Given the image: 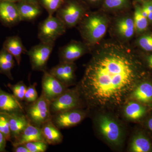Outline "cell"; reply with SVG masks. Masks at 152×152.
Masks as SVG:
<instances>
[{"label": "cell", "mask_w": 152, "mask_h": 152, "mask_svg": "<svg viewBox=\"0 0 152 152\" xmlns=\"http://www.w3.org/2000/svg\"><path fill=\"white\" fill-rule=\"evenodd\" d=\"M128 1V0H104V5L111 10L121 9L126 5Z\"/></svg>", "instance_id": "cell-31"}, {"label": "cell", "mask_w": 152, "mask_h": 152, "mask_svg": "<svg viewBox=\"0 0 152 152\" xmlns=\"http://www.w3.org/2000/svg\"><path fill=\"white\" fill-rule=\"evenodd\" d=\"M134 24L136 30L139 32H142L147 29L148 26V20L143 15L141 7H136L134 14Z\"/></svg>", "instance_id": "cell-24"}, {"label": "cell", "mask_w": 152, "mask_h": 152, "mask_svg": "<svg viewBox=\"0 0 152 152\" xmlns=\"http://www.w3.org/2000/svg\"><path fill=\"white\" fill-rule=\"evenodd\" d=\"M140 77L130 50L109 44L95 53L77 87L86 105L114 110L127 102Z\"/></svg>", "instance_id": "cell-1"}, {"label": "cell", "mask_w": 152, "mask_h": 152, "mask_svg": "<svg viewBox=\"0 0 152 152\" xmlns=\"http://www.w3.org/2000/svg\"><path fill=\"white\" fill-rule=\"evenodd\" d=\"M140 1H146V0H140Z\"/></svg>", "instance_id": "cell-41"}, {"label": "cell", "mask_w": 152, "mask_h": 152, "mask_svg": "<svg viewBox=\"0 0 152 152\" xmlns=\"http://www.w3.org/2000/svg\"><path fill=\"white\" fill-rule=\"evenodd\" d=\"M24 145L30 152H45L48 146L46 142L43 141L30 142Z\"/></svg>", "instance_id": "cell-28"}, {"label": "cell", "mask_w": 152, "mask_h": 152, "mask_svg": "<svg viewBox=\"0 0 152 152\" xmlns=\"http://www.w3.org/2000/svg\"><path fill=\"white\" fill-rule=\"evenodd\" d=\"M0 132L4 136L7 141L12 142L8 114L0 113Z\"/></svg>", "instance_id": "cell-27"}, {"label": "cell", "mask_w": 152, "mask_h": 152, "mask_svg": "<svg viewBox=\"0 0 152 152\" xmlns=\"http://www.w3.org/2000/svg\"><path fill=\"white\" fill-rule=\"evenodd\" d=\"M53 43L41 42L28 51L30 64L33 70L44 72L47 70V64L54 46Z\"/></svg>", "instance_id": "cell-7"}, {"label": "cell", "mask_w": 152, "mask_h": 152, "mask_svg": "<svg viewBox=\"0 0 152 152\" xmlns=\"http://www.w3.org/2000/svg\"><path fill=\"white\" fill-rule=\"evenodd\" d=\"M75 66L74 63L60 62L48 72L68 88L75 84Z\"/></svg>", "instance_id": "cell-11"}, {"label": "cell", "mask_w": 152, "mask_h": 152, "mask_svg": "<svg viewBox=\"0 0 152 152\" xmlns=\"http://www.w3.org/2000/svg\"><path fill=\"white\" fill-rule=\"evenodd\" d=\"M139 43L141 47L148 51H152V36H142L139 40Z\"/></svg>", "instance_id": "cell-32"}, {"label": "cell", "mask_w": 152, "mask_h": 152, "mask_svg": "<svg viewBox=\"0 0 152 152\" xmlns=\"http://www.w3.org/2000/svg\"><path fill=\"white\" fill-rule=\"evenodd\" d=\"M134 20L130 18L120 19L116 24L117 32L123 38H130L134 32Z\"/></svg>", "instance_id": "cell-22"}, {"label": "cell", "mask_w": 152, "mask_h": 152, "mask_svg": "<svg viewBox=\"0 0 152 152\" xmlns=\"http://www.w3.org/2000/svg\"><path fill=\"white\" fill-rule=\"evenodd\" d=\"M1 1H9L13 2H18V0H0Z\"/></svg>", "instance_id": "cell-38"}, {"label": "cell", "mask_w": 152, "mask_h": 152, "mask_svg": "<svg viewBox=\"0 0 152 152\" xmlns=\"http://www.w3.org/2000/svg\"><path fill=\"white\" fill-rule=\"evenodd\" d=\"M16 4L21 21H32L42 14L37 1H21Z\"/></svg>", "instance_id": "cell-13"}, {"label": "cell", "mask_w": 152, "mask_h": 152, "mask_svg": "<svg viewBox=\"0 0 152 152\" xmlns=\"http://www.w3.org/2000/svg\"><path fill=\"white\" fill-rule=\"evenodd\" d=\"M0 20L9 26L21 21L15 3L9 1H0Z\"/></svg>", "instance_id": "cell-15"}, {"label": "cell", "mask_w": 152, "mask_h": 152, "mask_svg": "<svg viewBox=\"0 0 152 152\" xmlns=\"http://www.w3.org/2000/svg\"><path fill=\"white\" fill-rule=\"evenodd\" d=\"M107 27V21L105 18L92 15L81 21L80 30L83 38L87 42L94 44L103 37Z\"/></svg>", "instance_id": "cell-3"}, {"label": "cell", "mask_w": 152, "mask_h": 152, "mask_svg": "<svg viewBox=\"0 0 152 152\" xmlns=\"http://www.w3.org/2000/svg\"></svg>", "instance_id": "cell-42"}, {"label": "cell", "mask_w": 152, "mask_h": 152, "mask_svg": "<svg viewBox=\"0 0 152 152\" xmlns=\"http://www.w3.org/2000/svg\"><path fill=\"white\" fill-rule=\"evenodd\" d=\"M41 129L45 140L48 145H55L62 142L64 138L62 134L51 120L45 123Z\"/></svg>", "instance_id": "cell-19"}, {"label": "cell", "mask_w": 152, "mask_h": 152, "mask_svg": "<svg viewBox=\"0 0 152 152\" xmlns=\"http://www.w3.org/2000/svg\"><path fill=\"white\" fill-rule=\"evenodd\" d=\"M7 86L12 92L13 95L18 100L21 102L24 101L27 87L23 81H20L14 85L8 84Z\"/></svg>", "instance_id": "cell-26"}, {"label": "cell", "mask_w": 152, "mask_h": 152, "mask_svg": "<svg viewBox=\"0 0 152 152\" xmlns=\"http://www.w3.org/2000/svg\"><path fill=\"white\" fill-rule=\"evenodd\" d=\"M130 97L144 104L152 102V84L148 82L138 84L133 90Z\"/></svg>", "instance_id": "cell-20"}, {"label": "cell", "mask_w": 152, "mask_h": 152, "mask_svg": "<svg viewBox=\"0 0 152 152\" xmlns=\"http://www.w3.org/2000/svg\"><path fill=\"white\" fill-rule=\"evenodd\" d=\"M0 113L8 115L25 113L24 105L13 95L6 92L0 88Z\"/></svg>", "instance_id": "cell-12"}, {"label": "cell", "mask_w": 152, "mask_h": 152, "mask_svg": "<svg viewBox=\"0 0 152 152\" xmlns=\"http://www.w3.org/2000/svg\"><path fill=\"white\" fill-rule=\"evenodd\" d=\"M36 141L46 142L40 128L29 124L26 129L12 142L13 146Z\"/></svg>", "instance_id": "cell-16"}, {"label": "cell", "mask_w": 152, "mask_h": 152, "mask_svg": "<svg viewBox=\"0 0 152 152\" xmlns=\"http://www.w3.org/2000/svg\"><path fill=\"white\" fill-rule=\"evenodd\" d=\"M8 115L12 142L20 134L30 123L25 113H15Z\"/></svg>", "instance_id": "cell-17"}, {"label": "cell", "mask_w": 152, "mask_h": 152, "mask_svg": "<svg viewBox=\"0 0 152 152\" xmlns=\"http://www.w3.org/2000/svg\"><path fill=\"white\" fill-rule=\"evenodd\" d=\"M3 48L13 56L17 64L20 65L22 54L27 52L21 38L18 36L9 37L4 42Z\"/></svg>", "instance_id": "cell-18"}, {"label": "cell", "mask_w": 152, "mask_h": 152, "mask_svg": "<svg viewBox=\"0 0 152 152\" xmlns=\"http://www.w3.org/2000/svg\"><path fill=\"white\" fill-rule=\"evenodd\" d=\"M37 83H34L32 85L30 84L27 88L25 93L24 101L26 103H31L37 100L38 99L37 92L36 90Z\"/></svg>", "instance_id": "cell-29"}, {"label": "cell", "mask_w": 152, "mask_h": 152, "mask_svg": "<svg viewBox=\"0 0 152 152\" xmlns=\"http://www.w3.org/2000/svg\"><path fill=\"white\" fill-rule=\"evenodd\" d=\"M50 103V102L41 94L37 100L26 104L25 113L30 124L41 128L45 123L51 119Z\"/></svg>", "instance_id": "cell-4"}, {"label": "cell", "mask_w": 152, "mask_h": 152, "mask_svg": "<svg viewBox=\"0 0 152 152\" xmlns=\"http://www.w3.org/2000/svg\"><path fill=\"white\" fill-rule=\"evenodd\" d=\"M86 115V111L83 109H73L52 115L51 120L60 129H67L79 124Z\"/></svg>", "instance_id": "cell-9"}, {"label": "cell", "mask_w": 152, "mask_h": 152, "mask_svg": "<svg viewBox=\"0 0 152 152\" xmlns=\"http://www.w3.org/2000/svg\"><path fill=\"white\" fill-rule=\"evenodd\" d=\"M15 62H11L0 58V73L4 74L10 80H13L11 70L15 66Z\"/></svg>", "instance_id": "cell-30"}, {"label": "cell", "mask_w": 152, "mask_h": 152, "mask_svg": "<svg viewBox=\"0 0 152 152\" xmlns=\"http://www.w3.org/2000/svg\"><path fill=\"white\" fill-rule=\"evenodd\" d=\"M151 144L146 137L138 134L132 139L130 146V151L133 152H147L151 149Z\"/></svg>", "instance_id": "cell-23"}, {"label": "cell", "mask_w": 152, "mask_h": 152, "mask_svg": "<svg viewBox=\"0 0 152 152\" xmlns=\"http://www.w3.org/2000/svg\"><path fill=\"white\" fill-rule=\"evenodd\" d=\"M124 110L125 117L129 120L136 121L143 116L146 109L140 104L133 101L127 102Z\"/></svg>", "instance_id": "cell-21"}, {"label": "cell", "mask_w": 152, "mask_h": 152, "mask_svg": "<svg viewBox=\"0 0 152 152\" xmlns=\"http://www.w3.org/2000/svg\"><path fill=\"white\" fill-rule=\"evenodd\" d=\"M7 142L4 136L0 132V152H7L6 149Z\"/></svg>", "instance_id": "cell-34"}, {"label": "cell", "mask_w": 152, "mask_h": 152, "mask_svg": "<svg viewBox=\"0 0 152 152\" xmlns=\"http://www.w3.org/2000/svg\"><path fill=\"white\" fill-rule=\"evenodd\" d=\"M88 1L91 3H95L99 1V0H88Z\"/></svg>", "instance_id": "cell-39"}, {"label": "cell", "mask_w": 152, "mask_h": 152, "mask_svg": "<svg viewBox=\"0 0 152 152\" xmlns=\"http://www.w3.org/2000/svg\"><path fill=\"white\" fill-rule=\"evenodd\" d=\"M148 126L149 129L152 132V118L149 120L148 123Z\"/></svg>", "instance_id": "cell-37"}, {"label": "cell", "mask_w": 152, "mask_h": 152, "mask_svg": "<svg viewBox=\"0 0 152 152\" xmlns=\"http://www.w3.org/2000/svg\"><path fill=\"white\" fill-rule=\"evenodd\" d=\"M85 105L86 104L77 86L71 89H67L50 103L52 115L73 109H82Z\"/></svg>", "instance_id": "cell-5"}, {"label": "cell", "mask_w": 152, "mask_h": 152, "mask_svg": "<svg viewBox=\"0 0 152 152\" xmlns=\"http://www.w3.org/2000/svg\"><path fill=\"white\" fill-rule=\"evenodd\" d=\"M66 28L58 18L48 16L39 25L38 37L41 42L55 43L57 39L64 34Z\"/></svg>", "instance_id": "cell-6"}, {"label": "cell", "mask_w": 152, "mask_h": 152, "mask_svg": "<svg viewBox=\"0 0 152 152\" xmlns=\"http://www.w3.org/2000/svg\"><path fill=\"white\" fill-rule=\"evenodd\" d=\"M83 7L76 1L64 3L56 12V16L63 22L66 28L75 26L80 22L84 14Z\"/></svg>", "instance_id": "cell-8"}, {"label": "cell", "mask_w": 152, "mask_h": 152, "mask_svg": "<svg viewBox=\"0 0 152 152\" xmlns=\"http://www.w3.org/2000/svg\"><path fill=\"white\" fill-rule=\"evenodd\" d=\"M98 132L106 142L114 147L122 144L124 132L118 121L108 114H100L96 121Z\"/></svg>", "instance_id": "cell-2"}, {"label": "cell", "mask_w": 152, "mask_h": 152, "mask_svg": "<svg viewBox=\"0 0 152 152\" xmlns=\"http://www.w3.org/2000/svg\"><path fill=\"white\" fill-rule=\"evenodd\" d=\"M142 8L147 13L148 20L152 22V1H144Z\"/></svg>", "instance_id": "cell-33"}, {"label": "cell", "mask_w": 152, "mask_h": 152, "mask_svg": "<svg viewBox=\"0 0 152 152\" xmlns=\"http://www.w3.org/2000/svg\"><path fill=\"white\" fill-rule=\"evenodd\" d=\"M86 48L78 42H73L60 49L59 52L60 62L74 63L84 54Z\"/></svg>", "instance_id": "cell-14"}, {"label": "cell", "mask_w": 152, "mask_h": 152, "mask_svg": "<svg viewBox=\"0 0 152 152\" xmlns=\"http://www.w3.org/2000/svg\"><path fill=\"white\" fill-rule=\"evenodd\" d=\"M21 1H37V0H18V2Z\"/></svg>", "instance_id": "cell-40"}, {"label": "cell", "mask_w": 152, "mask_h": 152, "mask_svg": "<svg viewBox=\"0 0 152 152\" xmlns=\"http://www.w3.org/2000/svg\"><path fill=\"white\" fill-rule=\"evenodd\" d=\"M147 61L149 66L152 69V55L147 57Z\"/></svg>", "instance_id": "cell-36"}, {"label": "cell", "mask_w": 152, "mask_h": 152, "mask_svg": "<svg viewBox=\"0 0 152 152\" xmlns=\"http://www.w3.org/2000/svg\"><path fill=\"white\" fill-rule=\"evenodd\" d=\"M13 147V151L14 152H30L24 144L18 145Z\"/></svg>", "instance_id": "cell-35"}, {"label": "cell", "mask_w": 152, "mask_h": 152, "mask_svg": "<svg viewBox=\"0 0 152 152\" xmlns=\"http://www.w3.org/2000/svg\"><path fill=\"white\" fill-rule=\"evenodd\" d=\"M43 73L42 80V94L51 102L65 91L68 87L51 75L48 71H45Z\"/></svg>", "instance_id": "cell-10"}, {"label": "cell", "mask_w": 152, "mask_h": 152, "mask_svg": "<svg viewBox=\"0 0 152 152\" xmlns=\"http://www.w3.org/2000/svg\"><path fill=\"white\" fill-rule=\"evenodd\" d=\"M65 0H39L41 5L45 9L48 16L53 15L63 5Z\"/></svg>", "instance_id": "cell-25"}]
</instances>
